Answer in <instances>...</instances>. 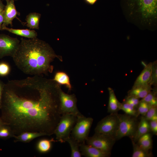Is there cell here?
I'll return each mask as SVG.
<instances>
[{"label": "cell", "instance_id": "obj_1", "mask_svg": "<svg viewBox=\"0 0 157 157\" xmlns=\"http://www.w3.org/2000/svg\"><path fill=\"white\" fill-rule=\"evenodd\" d=\"M60 85L38 76L8 81L4 85L1 117L15 135L26 131L54 134L62 115Z\"/></svg>", "mask_w": 157, "mask_h": 157}, {"label": "cell", "instance_id": "obj_2", "mask_svg": "<svg viewBox=\"0 0 157 157\" xmlns=\"http://www.w3.org/2000/svg\"><path fill=\"white\" fill-rule=\"evenodd\" d=\"M17 67L24 73L40 76L51 73L53 66L51 63L57 55L48 43L37 38L26 39L22 38L19 47L12 57Z\"/></svg>", "mask_w": 157, "mask_h": 157}, {"label": "cell", "instance_id": "obj_3", "mask_svg": "<svg viewBox=\"0 0 157 157\" xmlns=\"http://www.w3.org/2000/svg\"><path fill=\"white\" fill-rule=\"evenodd\" d=\"M119 123L115 138L119 140L128 136L132 140L137 130L139 122L137 117L126 114H118Z\"/></svg>", "mask_w": 157, "mask_h": 157}, {"label": "cell", "instance_id": "obj_4", "mask_svg": "<svg viewBox=\"0 0 157 157\" xmlns=\"http://www.w3.org/2000/svg\"><path fill=\"white\" fill-rule=\"evenodd\" d=\"M77 119V116L73 114H66L62 115L54 133L57 141L61 143L66 142L70 136Z\"/></svg>", "mask_w": 157, "mask_h": 157}, {"label": "cell", "instance_id": "obj_5", "mask_svg": "<svg viewBox=\"0 0 157 157\" xmlns=\"http://www.w3.org/2000/svg\"><path fill=\"white\" fill-rule=\"evenodd\" d=\"M93 120L92 118L86 117L82 114L77 116L71 136L79 143L85 142L88 137Z\"/></svg>", "mask_w": 157, "mask_h": 157}, {"label": "cell", "instance_id": "obj_6", "mask_svg": "<svg viewBox=\"0 0 157 157\" xmlns=\"http://www.w3.org/2000/svg\"><path fill=\"white\" fill-rule=\"evenodd\" d=\"M119 123V118L117 113H110L98 122L94 130L95 133L115 138Z\"/></svg>", "mask_w": 157, "mask_h": 157}, {"label": "cell", "instance_id": "obj_7", "mask_svg": "<svg viewBox=\"0 0 157 157\" xmlns=\"http://www.w3.org/2000/svg\"><path fill=\"white\" fill-rule=\"evenodd\" d=\"M116 140L115 137L95 133L92 136L88 137L85 142L88 144L105 152L111 154L112 148Z\"/></svg>", "mask_w": 157, "mask_h": 157}, {"label": "cell", "instance_id": "obj_8", "mask_svg": "<svg viewBox=\"0 0 157 157\" xmlns=\"http://www.w3.org/2000/svg\"><path fill=\"white\" fill-rule=\"evenodd\" d=\"M59 94L60 110L62 115L70 114L78 116L82 114L77 108V99L74 94H66L60 88L59 90Z\"/></svg>", "mask_w": 157, "mask_h": 157}, {"label": "cell", "instance_id": "obj_9", "mask_svg": "<svg viewBox=\"0 0 157 157\" xmlns=\"http://www.w3.org/2000/svg\"><path fill=\"white\" fill-rule=\"evenodd\" d=\"M20 41L8 35L0 34V59L5 56L13 57L17 50Z\"/></svg>", "mask_w": 157, "mask_h": 157}, {"label": "cell", "instance_id": "obj_10", "mask_svg": "<svg viewBox=\"0 0 157 157\" xmlns=\"http://www.w3.org/2000/svg\"><path fill=\"white\" fill-rule=\"evenodd\" d=\"M142 17L148 19L155 17L157 10V0H137Z\"/></svg>", "mask_w": 157, "mask_h": 157}, {"label": "cell", "instance_id": "obj_11", "mask_svg": "<svg viewBox=\"0 0 157 157\" xmlns=\"http://www.w3.org/2000/svg\"><path fill=\"white\" fill-rule=\"evenodd\" d=\"M6 4L5 6L4 11V19L1 27L7 26L9 25L13 26V21L17 16L19 15L20 13L16 9L14 0H7Z\"/></svg>", "mask_w": 157, "mask_h": 157}, {"label": "cell", "instance_id": "obj_12", "mask_svg": "<svg viewBox=\"0 0 157 157\" xmlns=\"http://www.w3.org/2000/svg\"><path fill=\"white\" fill-rule=\"evenodd\" d=\"M80 150L82 155L86 157H108L111 154L85 144V142L80 144Z\"/></svg>", "mask_w": 157, "mask_h": 157}, {"label": "cell", "instance_id": "obj_13", "mask_svg": "<svg viewBox=\"0 0 157 157\" xmlns=\"http://www.w3.org/2000/svg\"><path fill=\"white\" fill-rule=\"evenodd\" d=\"M152 63L150 62L144 67L135 80L133 87L150 84L151 80Z\"/></svg>", "mask_w": 157, "mask_h": 157}, {"label": "cell", "instance_id": "obj_14", "mask_svg": "<svg viewBox=\"0 0 157 157\" xmlns=\"http://www.w3.org/2000/svg\"><path fill=\"white\" fill-rule=\"evenodd\" d=\"M150 84L132 87L128 92L127 96L133 97L138 98H143L152 90Z\"/></svg>", "mask_w": 157, "mask_h": 157}, {"label": "cell", "instance_id": "obj_15", "mask_svg": "<svg viewBox=\"0 0 157 157\" xmlns=\"http://www.w3.org/2000/svg\"><path fill=\"white\" fill-rule=\"evenodd\" d=\"M150 132L149 121L146 119L144 116H142L138 123L135 134L131 140L136 142L140 137Z\"/></svg>", "mask_w": 157, "mask_h": 157}, {"label": "cell", "instance_id": "obj_16", "mask_svg": "<svg viewBox=\"0 0 157 157\" xmlns=\"http://www.w3.org/2000/svg\"><path fill=\"white\" fill-rule=\"evenodd\" d=\"M47 135L44 133L39 132L26 131L20 134L15 135L14 142H21L24 143L29 142L38 137Z\"/></svg>", "mask_w": 157, "mask_h": 157}, {"label": "cell", "instance_id": "obj_17", "mask_svg": "<svg viewBox=\"0 0 157 157\" xmlns=\"http://www.w3.org/2000/svg\"><path fill=\"white\" fill-rule=\"evenodd\" d=\"M1 30H6L11 33L28 39L37 38L38 35L37 33L34 30L14 29L4 26L1 27Z\"/></svg>", "mask_w": 157, "mask_h": 157}, {"label": "cell", "instance_id": "obj_18", "mask_svg": "<svg viewBox=\"0 0 157 157\" xmlns=\"http://www.w3.org/2000/svg\"><path fill=\"white\" fill-rule=\"evenodd\" d=\"M109 97L108 112L110 113H115L119 110L120 102L118 100L113 89L110 87L108 88Z\"/></svg>", "mask_w": 157, "mask_h": 157}, {"label": "cell", "instance_id": "obj_19", "mask_svg": "<svg viewBox=\"0 0 157 157\" xmlns=\"http://www.w3.org/2000/svg\"><path fill=\"white\" fill-rule=\"evenodd\" d=\"M41 14L36 12L31 13H29L26 18V26L32 29H39L40 21Z\"/></svg>", "mask_w": 157, "mask_h": 157}, {"label": "cell", "instance_id": "obj_20", "mask_svg": "<svg viewBox=\"0 0 157 157\" xmlns=\"http://www.w3.org/2000/svg\"><path fill=\"white\" fill-rule=\"evenodd\" d=\"M152 142L151 135L149 133L140 137L136 143L143 149L149 151L152 147Z\"/></svg>", "mask_w": 157, "mask_h": 157}, {"label": "cell", "instance_id": "obj_21", "mask_svg": "<svg viewBox=\"0 0 157 157\" xmlns=\"http://www.w3.org/2000/svg\"><path fill=\"white\" fill-rule=\"evenodd\" d=\"M53 80L60 85H66L69 90L72 89L69 78L68 76L65 72H57Z\"/></svg>", "mask_w": 157, "mask_h": 157}, {"label": "cell", "instance_id": "obj_22", "mask_svg": "<svg viewBox=\"0 0 157 157\" xmlns=\"http://www.w3.org/2000/svg\"><path fill=\"white\" fill-rule=\"evenodd\" d=\"M71 149V157H81L82 155L80 150V144L77 140L70 136L66 140Z\"/></svg>", "mask_w": 157, "mask_h": 157}, {"label": "cell", "instance_id": "obj_23", "mask_svg": "<svg viewBox=\"0 0 157 157\" xmlns=\"http://www.w3.org/2000/svg\"><path fill=\"white\" fill-rule=\"evenodd\" d=\"M57 141L53 138L50 139H43L39 140L37 144V149L41 153H44L49 152L51 149L52 142Z\"/></svg>", "mask_w": 157, "mask_h": 157}, {"label": "cell", "instance_id": "obj_24", "mask_svg": "<svg viewBox=\"0 0 157 157\" xmlns=\"http://www.w3.org/2000/svg\"><path fill=\"white\" fill-rule=\"evenodd\" d=\"M133 146L132 157H151L152 156L151 153L147 151L140 147L136 142L132 141Z\"/></svg>", "mask_w": 157, "mask_h": 157}, {"label": "cell", "instance_id": "obj_25", "mask_svg": "<svg viewBox=\"0 0 157 157\" xmlns=\"http://www.w3.org/2000/svg\"><path fill=\"white\" fill-rule=\"evenodd\" d=\"M156 90V88L155 87L153 91L151 90L141 101L147 103L151 106H157Z\"/></svg>", "mask_w": 157, "mask_h": 157}, {"label": "cell", "instance_id": "obj_26", "mask_svg": "<svg viewBox=\"0 0 157 157\" xmlns=\"http://www.w3.org/2000/svg\"><path fill=\"white\" fill-rule=\"evenodd\" d=\"M119 108L126 114L137 117H138L137 109L126 102L123 101L122 103H120Z\"/></svg>", "mask_w": 157, "mask_h": 157}, {"label": "cell", "instance_id": "obj_27", "mask_svg": "<svg viewBox=\"0 0 157 157\" xmlns=\"http://www.w3.org/2000/svg\"><path fill=\"white\" fill-rule=\"evenodd\" d=\"M15 135L7 124H5L0 127V138L6 139L14 138Z\"/></svg>", "mask_w": 157, "mask_h": 157}, {"label": "cell", "instance_id": "obj_28", "mask_svg": "<svg viewBox=\"0 0 157 157\" xmlns=\"http://www.w3.org/2000/svg\"><path fill=\"white\" fill-rule=\"evenodd\" d=\"M151 106L147 103L140 100L137 108L138 117L140 115L144 116Z\"/></svg>", "mask_w": 157, "mask_h": 157}, {"label": "cell", "instance_id": "obj_29", "mask_svg": "<svg viewBox=\"0 0 157 157\" xmlns=\"http://www.w3.org/2000/svg\"><path fill=\"white\" fill-rule=\"evenodd\" d=\"M149 121L157 120V106H151L144 116Z\"/></svg>", "mask_w": 157, "mask_h": 157}, {"label": "cell", "instance_id": "obj_30", "mask_svg": "<svg viewBox=\"0 0 157 157\" xmlns=\"http://www.w3.org/2000/svg\"><path fill=\"white\" fill-rule=\"evenodd\" d=\"M150 84L157 86V62L155 61L152 63L151 80Z\"/></svg>", "mask_w": 157, "mask_h": 157}, {"label": "cell", "instance_id": "obj_31", "mask_svg": "<svg viewBox=\"0 0 157 157\" xmlns=\"http://www.w3.org/2000/svg\"><path fill=\"white\" fill-rule=\"evenodd\" d=\"M10 69L9 65L5 62H0V76H6L8 75L10 72Z\"/></svg>", "mask_w": 157, "mask_h": 157}, {"label": "cell", "instance_id": "obj_32", "mask_svg": "<svg viewBox=\"0 0 157 157\" xmlns=\"http://www.w3.org/2000/svg\"><path fill=\"white\" fill-rule=\"evenodd\" d=\"M140 101L139 98L129 96H127L124 100V101L127 103L137 109Z\"/></svg>", "mask_w": 157, "mask_h": 157}, {"label": "cell", "instance_id": "obj_33", "mask_svg": "<svg viewBox=\"0 0 157 157\" xmlns=\"http://www.w3.org/2000/svg\"><path fill=\"white\" fill-rule=\"evenodd\" d=\"M5 6L1 0H0V31L1 30L2 25L4 21Z\"/></svg>", "mask_w": 157, "mask_h": 157}, {"label": "cell", "instance_id": "obj_34", "mask_svg": "<svg viewBox=\"0 0 157 157\" xmlns=\"http://www.w3.org/2000/svg\"><path fill=\"white\" fill-rule=\"evenodd\" d=\"M149 121L150 131L154 135L157 134V120H151Z\"/></svg>", "mask_w": 157, "mask_h": 157}, {"label": "cell", "instance_id": "obj_35", "mask_svg": "<svg viewBox=\"0 0 157 157\" xmlns=\"http://www.w3.org/2000/svg\"><path fill=\"white\" fill-rule=\"evenodd\" d=\"M5 84L0 80V110L1 107L2 95Z\"/></svg>", "mask_w": 157, "mask_h": 157}, {"label": "cell", "instance_id": "obj_36", "mask_svg": "<svg viewBox=\"0 0 157 157\" xmlns=\"http://www.w3.org/2000/svg\"><path fill=\"white\" fill-rule=\"evenodd\" d=\"M85 2L89 5H93L98 0H83Z\"/></svg>", "mask_w": 157, "mask_h": 157}, {"label": "cell", "instance_id": "obj_37", "mask_svg": "<svg viewBox=\"0 0 157 157\" xmlns=\"http://www.w3.org/2000/svg\"><path fill=\"white\" fill-rule=\"evenodd\" d=\"M5 124L4 122L3 121L1 117H0V127L2 126L3 125V124Z\"/></svg>", "mask_w": 157, "mask_h": 157}, {"label": "cell", "instance_id": "obj_38", "mask_svg": "<svg viewBox=\"0 0 157 157\" xmlns=\"http://www.w3.org/2000/svg\"><path fill=\"white\" fill-rule=\"evenodd\" d=\"M6 1H7V0H6Z\"/></svg>", "mask_w": 157, "mask_h": 157}]
</instances>
